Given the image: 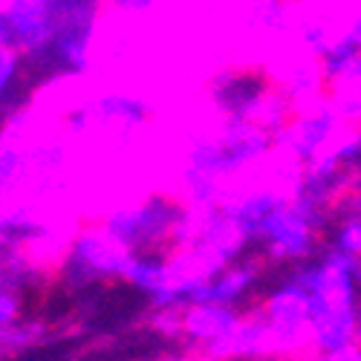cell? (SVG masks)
I'll use <instances>...</instances> for the list:
<instances>
[{
    "label": "cell",
    "instance_id": "30bf717a",
    "mask_svg": "<svg viewBox=\"0 0 361 361\" xmlns=\"http://www.w3.org/2000/svg\"><path fill=\"white\" fill-rule=\"evenodd\" d=\"M26 171H29V150L12 142H0V200L23 183Z\"/></svg>",
    "mask_w": 361,
    "mask_h": 361
},
{
    "label": "cell",
    "instance_id": "5b68a950",
    "mask_svg": "<svg viewBox=\"0 0 361 361\" xmlns=\"http://www.w3.org/2000/svg\"><path fill=\"white\" fill-rule=\"evenodd\" d=\"M150 118V107L142 96L133 93H104L96 96L75 110L67 113V136H87L93 130L113 133L118 139H128Z\"/></svg>",
    "mask_w": 361,
    "mask_h": 361
},
{
    "label": "cell",
    "instance_id": "3957f363",
    "mask_svg": "<svg viewBox=\"0 0 361 361\" xmlns=\"http://www.w3.org/2000/svg\"><path fill=\"white\" fill-rule=\"evenodd\" d=\"M278 78L263 67H226L208 84V99L226 122H252L275 93Z\"/></svg>",
    "mask_w": 361,
    "mask_h": 361
},
{
    "label": "cell",
    "instance_id": "9c48e42d",
    "mask_svg": "<svg viewBox=\"0 0 361 361\" xmlns=\"http://www.w3.org/2000/svg\"><path fill=\"white\" fill-rule=\"evenodd\" d=\"M29 70V61L12 49H0V118H6L23 104L26 87L23 75Z\"/></svg>",
    "mask_w": 361,
    "mask_h": 361
},
{
    "label": "cell",
    "instance_id": "8992f818",
    "mask_svg": "<svg viewBox=\"0 0 361 361\" xmlns=\"http://www.w3.org/2000/svg\"><path fill=\"white\" fill-rule=\"evenodd\" d=\"M55 35V12L35 0H6L0 9V49H12L35 67Z\"/></svg>",
    "mask_w": 361,
    "mask_h": 361
},
{
    "label": "cell",
    "instance_id": "7a4b0ae2",
    "mask_svg": "<svg viewBox=\"0 0 361 361\" xmlns=\"http://www.w3.org/2000/svg\"><path fill=\"white\" fill-rule=\"evenodd\" d=\"M128 252L104 231V226H84L73 234L61 257V281L70 289H90L96 283L122 281Z\"/></svg>",
    "mask_w": 361,
    "mask_h": 361
},
{
    "label": "cell",
    "instance_id": "4fadbf2b",
    "mask_svg": "<svg viewBox=\"0 0 361 361\" xmlns=\"http://www.w3.org/2000/svg\"><path fill=\"white\" fill-rule=\"evenodd\" d=\"M4 6H6V0H0V9H4Z\"/></svg>",
    "mask_w": 361,
    "mask_h": 361
},
{
    "label": "cell",
    "instance_id": "6da1fadb",
    "mask_svg": "<svg viewBox=\"0 0 361 361\" xmlns=\"http://www.w3.org/2000/svg\"><path fill=\"white\" fill-rule=\"evenodd\" d=\"M197 214L188 202L165 194H150L142 202L116 208L104 217V231L128 255H154L173 260L194 237Z\"/></svg>",
    "mask_w": 361,
    "mask_h": 361
},
{
    "label": "cell",
    "instance_id": "277c9868",
    "mask_svg": "<svg viewBox=\"0 0 361 361\" xmlns=\"http://www.w3.org/2000/svg\"><path fill=\"white\" fill-rule=\"evenodd\" d=\"M99 4H81L55 15V35L47 55L35 70H52L58 75H84L90 70V47L96 35Z\"/></svg>",
    "mask_w": 361,
    "mask_h": 361
},
{
    "label": "cell",
    "instance_id": "5bb4252c",
    "mask_svg": "<svg viewBox=\"0 0 361 361\" xmlns=\"http://www.w3.org/2000/svg\"><path fill=\"white\" fill-rule=\"evenodd\" d=\"M283 4H286V0H283Z\"/></svg>",
    "mask_w": 361,
    "mask_h": 361
},
{
    "label": "cell",
    "instance_id": "7c38bea8",
    "mask_svg": "<svg viewBox=\"0 0 361 361\" xmlns=\"http://www.w3.org/2000/svg\"><path fill=\"white\" fill-rule=\"evenodd\" d=\"M110 4L116 9H122V12H130V15H139V12H147L150 6L157 4V0H110Z\"/></svg>",
    "mask_w": 361,
    "mask_h": 361
},
{
    "label": "cell",
    "instance_id": "52a82bcc",
    "mask_svg": "<svg viewBox=\"0 0 361 361\" xmlns=\"http://www.w3.org/2000/svg\"><path fill=\"white\" fill-rule=\"evenodd\" d=\"M263 321L269 324L278 344V355H300L310 344V304L289 278L269 292L260 307Z\"/></svg>",
    "mask_w": 361,
    "mask_h": 361
},
{
    "label": "cell",
    "instance_id": "8fae6325",
    "mask_svg": "<svg viewBox=\"0 0 361 361\" xmlns=\"http://www.w3.org/2000/svg\"><path fill=\"white\" fill-rule=\"evenodd\" d=\"M321 361H361V347L350 344V347H341V350H333V353H324Z\"/></svg>",
    "mask_w": 361,
    "mask_h": 361
},
{
    "label": "cell",
    "instance_id": "ba28073f",
    "mask_svg": "<svg viewBox=\"0 0 361 361\" xmlns=\"http://www.w3.org/2000/svg\"><path fill=\"white\" fill-rule=\"evenodd\" d=\"M338 125H341V118L324 102L312 110H300L286 125V130L275 136V147H283L295 159V165L307 168V165H312L329 154L326 145L333 142Z\"/></svg>",
    "mask_w": 361,
    "mask_h": 361
}]
</instances>
